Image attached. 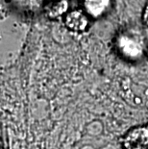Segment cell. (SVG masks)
I'll return each instance as SVG.
<instances>
[{"mask_svg":"<svg viewBox=\"0 0 148 149\" xmlns=\"http://www.w3.org/2000/svg\"><path fill=\"white\" fill-rule=\"evenodd\" d=\"M65 25L69 30L74 32H84L89 25V19L81 11H71L65 17Z\"/></svg>","mask_w":148,"mask_h":149,"instance_id":"obj_2","label":"cell"},{"mask_svg":"<svg viewBox=\"0 0 148 149\" xmlns=\"http://www.w3.org/2000/svg\"><path fill=\"white\" fill-rule=\"evenodd\" d=\"M67 7H68V5H67V0H61V1H58L57 3H53V4L50 6L48 8V10H47V14L52 18L58 17L67 10Z\"/></svg>","mask_w":148,"mask_h":149,"instance_id":"obj_5","label":"cell"},{"mask_svg":"<svg viewBox=\"0 0 148 149\" xmlns=\"http://www.w3.org/2000/svg\"><path fill=\"white\" fill-rule=\"evenodd\" d=\"M122 149H148V127L137 126L126 133L121 143Z\"/></svg>","mask_w":148,"mask_h":149,"instance_id":"obj_1","label":"cell"},{"mask_svg":"<svg viewBox=\"0 0 148 149\" xmlns=\"http://www.w3.org/2000/svg\"><path fill=\"white\" fill-rule=\"evenodd\" d=\"M117 44L120 51L127 57L136 58L141 54V46L140 45V43L125 35L119 37Z\"/></svg>","mask_w":148,"mask_h":149,"instance_id":"obj_3","label":"cell"},{"mask_svg":"<svg viewBox=\"0 0 148 149\" xmlns=\"http://www.w3.org/2000/svg\"><path fill=\"white\" fill-rule=\"evenodd\" d=\"M84 5L91 17H98L108 9L110 0H85Z\"/></svg>","mask_w":148,"mask_h":149,"instance_id":"obj_4","label":"cell"},{"mask_svg":"<svg viewBox=\"0 0 148 149\" xmlns=\"http://www.w3.org/2000/svg\"><path fill=\"white\" fill-rule=\"evenodd\" d=\"M142 19L143 22L145 23L147 26H148V4L145 6L144 8V11H143V15H142Z\"/></svg>","mask_w":148,"mask_h":149,"instance_id":"obj_6","label":"cell"}]
</instances>
